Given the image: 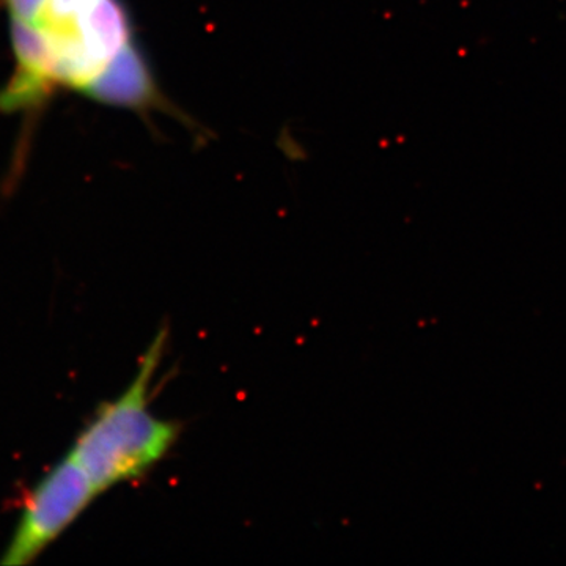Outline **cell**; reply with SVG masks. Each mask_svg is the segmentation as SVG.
Wrapping results in <instances>:
<instances>
[{"instance_id": "1", "label": "cell", "mask_w": 566, "mask_h": 566, "mask_svg": "<svg viewBox=\"0 0 566 566\" xmlns=\"http://www.w3.org/2000/svg\"><path fill=\"white\" fill-rule=\"evenodd\" d=\"M2 2L17 65L0 112L36 111L59 91L132 109L158 98L122 0Z\"/></svg>"}, {"instance_id": "2", "label": "cell", "mask_w": 566, "mask_h": 566, "mask_svg": "<svg viewBox=\"0 0 566 566\" xmlns=\"http://www.w3.org/2000/svg\"><path fill=\"white\" fill-rule=\"evenodd\" d=\"M166 344L167 329H161L142 356L132 385L96 409L70 449L69 455L98 494L150 472L180 438V424L156 416L150 406L153 379Z\"/></svg>"}, {"instance_id": "3", "label": "cell", "mask_w": 566, "mask_h": 566, "mask_svg": "<svg viewBox=\"0 0 566 566\" xmlns=\"http://www.w3.org/2000/svg\"><path fill=\"white\" fill-rule=\"evenodd\" d=\"M98 495L84 469L66 453L29 493L0 564H31Z\"/></svg>"}]
</instances>
